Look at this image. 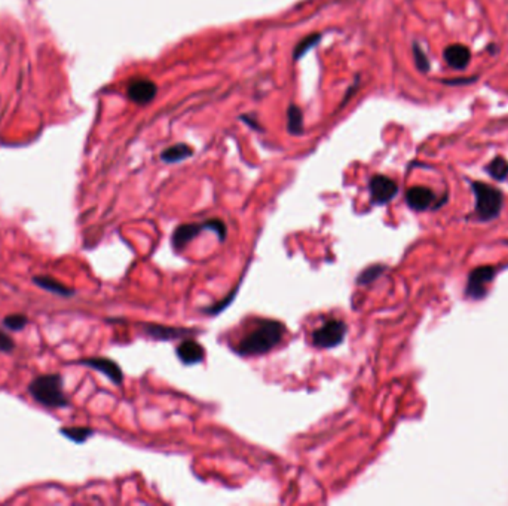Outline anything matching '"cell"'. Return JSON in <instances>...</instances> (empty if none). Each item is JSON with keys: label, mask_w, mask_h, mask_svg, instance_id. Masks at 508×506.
I'll return each mask as SVG.
<instances>
[{"label": "cell", "mask_w": 508, "mask_h": 506, "mask_svg": "<svg viewBox=\"0 0 508 506\" xmlns=\"http://www.w3.org/2000/svg\"><path fill=\"white\" fill-rule=\"evenodd\" d=\"M284 334V324L272 321V319L262 321L260 325L256 327V330L250 331L240 342V345L236 346V353L244 357L263 355V353H268L281 343Z\"/></svg>", "instance_id": "obj_1"}, {"label": "cell", "mask_w": 508, "mask_h": 506, "mask_svg": "<svg viewBox=\"0 0 508 506\" xmlns=\"http://www.w3.org/2000/svg\"><path fill=\"white\" fill-rule=\"evenodd\" d=\"M63 387V377L60 375H42L30 382L28 394L46 409H64L69 406V398Z\"/></svg>", "instance_id": "obj_2"}, {"label": "cell", "mask_w": 508, "mask_h": 506, "mask_svg": "<svg viewBox=\"0 0 508 506\" xmlns=\"http://www.w3.org/2000/svg\"><path fill=\"white\" fill-rule=\"evenodd\" d=\"M472 192L476 195V218L480 222H490L497 218L502 208V193L486 183H472Z\"/></svg>", "instance_id": "obj_3"}, {"label": "cell", "mask_w": 508, "mask_h": 506, "mask_svg": "<svg viewBox=\"0 0 508 506\" xmlns=\"http://www.w3.org/2000/svg\"><path fill=\"white\" fill-rule=\"evenodd\" d=\"M348 334V325L341 319H330L312 333V345L318 349H332L341 345Z\"/></svg>", "instance_id": "obj_4"}, {"label": "cell", "mask_w": 508, "mask_h": 506, "mask_svg": "<svg viewBox=\"0 0 508 506\" xmlns=\"http://www.w3.org/2000/svg\"><path fill=\"white\" fill-rule=\"evenodd\" d=\"M497 275V269L492 266H482L470 272L465 296L472 300H480L487 294V285Z\"/></svg>", "instance_id": "obj_5"}, {"label": "cell", "mask_w": 508, "mask_h": 506, "mask_svg": "<svg viewBox=\"0 0 508 506\" xmlns=\"http://www.w3.org/2000/svg\"><path fill=\"white\" fill-rule=\"evenodd\" d=\"M369 192L371 202H374L375 205H385L396 198V195L398 193V185L389 177L375 176L370 178Z\"/></svg>", "instance_id": "obj_6"}, {"label": "cell", "mask_w": 508, "mask_h": 506, "mask_svg": "<svg viewBox=\"0 0 508 506\" xmlns=\"http://www.w3.org/2000/svg\"><path fill=\"white\" fill-rule=\"evenodd\" d=\"M78 364L100 371L101 375H105L110 382H113L117 386H121L124 382V373H122L121 367L109 358H103V357L85 358V360L78 361Z\"/></svg>", "instance_id": "obj_7"}, {"label": "cell", "mask_w": 508, "mask_h": 506, "mask_svg": "<svg viewBox=\"0 0 508 506\" xmlns=\"http://www.w3.org/2000/svg\"><path fill=\"white\" fill-rule=\"evenodd\" d=\"M437 196L434 192L428 188H423V185H415V188H411L406 192V202L415 211H425L431 208Z\"/></svg>", "instance_id": "obj_8"}, {"label": "cell", "mask_w": 508, "mask_h": 506, "mask_svg": "<svg viewBox=\"0 0 508 506\" xmlns=\"http://www.w3.org/2000/svg\"><path fill=\"white\" fill-rule=\"evenodd\" d=\"M177 357L179 360L184 364V365H194V364H199L204 361L206 358V350L202 348L196 340L192 339H186L183 340L177 349Z\"/></svg>", "instance_id": "obj_9"}, {"label": "cell", "mask_w": 508, "mask_h": 506, "mask_svg": "<svg viewBox=\"0 0 508 506\" xmlns=\"http://www.w3.org/2000/svg\"><path fill=\"white\" fill-rule=\"evenodd\" d=\"M157 94V87L154 82L139 79L129 83L128 87V97L137 104H147L149 101L154 99Z\"/></svg>", "instance_id": "obj_10"}, {"label": "cell", "mask_w": 508, "mask_h": 506, "mask_svg": "<svg viewBox=\"0 0 508 506\" xmlns=\"http://www.w3.org/2000/svg\"><path fill=\"white\" fill-rule=\"evenodd\" d=\"M204 229H207V223H201V225L188 223V225L179 226L174 230L173 238H171V244H173L174 249L184 248L191 241H194L196 236H199V233Z\"/></svg>", "instance_id": "obj_11"}, {"label": "cell", "mask_w": 508, "mask_h": 506, "mask_svg": "<svg viewBox=\"0 0 508 506\" xmlns=\"http://www.w3.org/2000/svg\"><path fill=\"white\" fill-rule=\"evenodd\" d=\"M144 331L154 337V339L158 340H173V339H183L186 335H192L195 331L194 330H188V328H169V327H164V325H154V324H147Z\"/></svg>", "instance_id": "obj_12"}, {"label": "cell", "mask_w": 508, "mask_h": 506, "mask_svg": "<svg viewBox=\"0 0 508 506\" xmlns=\"http://www.w3.org/2000/svg\"><path fill=\"white\" fill-rule=\"evenodd\" d=\"M470 50L464 45H450L445 50V60L455 70H464L470 63Z\"/></svg>", "instance_id": "obj_13"}, {"label": "cell", "mask_w": 508, "mask_h": 506, "mask_svg": "<svg viewBox=\"0 0 508 506\" xmlns=\"http://www.w3.org/2000/svg\"><path fill=\"white\" fill-rule=\"evenodd\" d=\"M33 282L39 285L41 289H43L46 291L63 296V297H70L73 294V290H70L69 286H65L64 284L58 282L57 279L51 278V276H35L33 278Z\"/></svg>", "instance_id": "obj_14"}, {"label": "cell", "mask_w": 508, "mask_h": 506, "mask_svg": "<svg viewBox=\"0 0 508 506\" xmlns=\"http://www.w3.org/2000/svg\"><path fill=\"white\" fill-rule=\"evenodd\" d=\"M192 155H194V150L189 146L176 144L173 147H168L166 150H164L161 155V159L168 163H176V162H181L184 159L191 158Z\"/></svg>", "instance_id": "obj_15"}, {"label": "cell", "mask_w": 508, "mask_h": 506, "mask_svg": "<svg viewBox=\"0 0 508 506\" xmlns=\"http://www.w3.org/2000/svg\"><path fill=\"white\" fill-rule=\"evenodd\" d=\"M61 434L72 440L73 443H85L88 440V438L92 435V429L91 428H85V426H72V428H63Z\"/></svg>", "instance_id": "obj_16"}, {"label": "cell", "mask_w": 508, "mask_h": 506, "mask_svg": "<svg viewBox=\"0 0 508 506\" xmlns=\"http://www.w3.org/2000/svg\"><path fill=\"white\" fill-rule=\"evenodd\" d=\"M486 171L495 180H505L508 176V162L504 158L498 156L486 166Z\"/></svg>", "instance_id": "obj_17"}, {"label": "cell", "mask_w": 508, "mask_h": 506, "mask_svg": "<svg viewBox=\"0 0 508 506\" xmlns=\"http://www.w3.org/2000/svg\"><path fill=\"white\" fill-rule=\"evenodd\" d=\"M385 266L383 264H374L369 266L366 271H363L359 276H357V284L359 285H369L371 282H375L383 272H385Z\"/></svg>", "instance_id": "obj_18"}, {"label": "cell", "mask_w": 508, "mask_h": 506, "mask_svg": "<svg viewBox=\"0 0 508 506\" xmlns=\"http://www.w3.org/2000/svg\"><path fill=\"white\" fill-rule=\"evenodd\" d=\"M287 117H289V131L295 134V136H297V134H300L303 129L302 112L296 106H292L289 107V112H287Z\"/></svg>", "instance_id": "obj_19"}, {"label": "cell", "mask_w": 508, "mask_h": 506, "mask_svg": "<svg viewBox=\"0 0 508 506\" xmlns=\"http://www.w3.org/2000/svg\"><path fill=\"white\" fill-rule=\"evenodd\" d=\"M27 324H28V318L26 315H23V313H14V315H9V316H6L4 319L5 328L12 330V331H20Z\"/></svg>", "instance_id": "obj_20"}, {"label": "cell", "mask_w": 508, "mask_h": 506, "mask_svg": "<svg viewBox=\"0 0 508 506\" xmlns=\"http://www.w3.org/2000/svg\"><path fill=\"white\" fill-rule=\"evenodd\" d=\"M206 223H207V229L213 230L218 236L220 241L226 239L228 229H226V225L222 220H217V218H211V220H207Z\"/></svg>", "instance_id": "obj_21"}, {"label": "cell", "mask_w": 508, "mask_h": 506, "mask_svg": "<svg viewBox=\"0 0 508 506\" xmlns=\"http://www.w3.org/2000/svg\"><path fill=\"white\" fill-rule=\"evenodd\" d=\"M413 54H415V61H416L418 69H419L420 72H428V69H430L428 58H427L425 54L422 53V49H420L418 45L413 46Z\"/></svg>", "instance_id": "obj_22"}, {"label": "cell", "mask_w": 508, "mask_h": 506, "mask_svg": "<svg viewBox=\"0 0 508 506\" xmlns=\"http://www.w3.org/2000/svg\"><path fill=\"white\" fill-rule=\"evenodd\" d=\"M318 39H319V36L315 35V36H309V38H307L305 41H302V42L296 46L295 58H299L300 55H303L305 53H307V50H308L311 46H314V45L318 42Z\"/></svg>", "instance_id": "obj_23"}, {"label": "cell", "mask_w": 508, "mask_h": 506, "mask_svg": "<svg viewBox=\"0 0 508 506\" xmlns=\"http://www.w3.org/2000/svg\"><path fill=\"white\" fill-rule=\"evenodd\" d=\"M15 349V343L12 340V337L4 331L2 328H0V352H5V353H9Z\"/></svg>", "instance_id": "obj_24"}]
</instances>
